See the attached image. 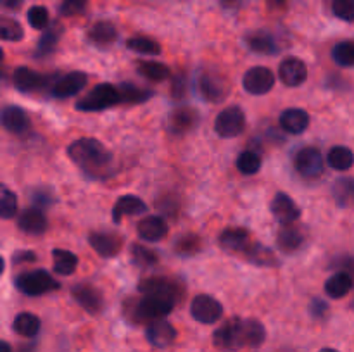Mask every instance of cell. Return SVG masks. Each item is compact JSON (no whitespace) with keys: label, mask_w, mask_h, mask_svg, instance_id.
<instances>
[{"label":"cell","mask_w":354,"mask_h":352,"mask_svg":"<svg viewBox=\"0 0 354 352\" xmlns=\"http://www.w3.org/2000/svg\"><path fill=\"white\" fill-rule=\"evenodd\" d=\"M68 155L85 175L92 178H106L114 164L113 154L95 138H80L68 148Z\"/></svg>","instance_id":"cell-1"},{"label":"cell","mask_w":354,"mask_h":352,"mask_svg":"<svg viewBox=\"0 0 354 352\" xmlns=\"http://www.w3.org/2000/svg\"><path fill=\"white\" fill-rule=\"evenodd\" d=\"M116 104H120L118 86L109 85V83H100L76 102V109L83 110V113H93V110H104L107 107H113Z\"/></svg>","instance_id":"cell-2"},{"label":"cell","mask_w":354,"mask_h":352,"mask_svg":"<svg viewBox=\"0 0 354 352\" xmlns=\"http://www.w3.org/2000/svg\"><path fill=\"white\" fill-rule=\"evenodd\" d=\"M16 286L19 292L26 293V295L38 297L52 292V290H57L61 285L45 269H35V271L21 273L16 278Z\"/></svg>","instance_id":"cell-3"},{"label":"cell","mask_w":354,"mask_h":352,"mask_svg":"<svg viewBox=\"0 0 354 352\" xmlns=\"http://www.w3.org/2000/svg\"><path fill=\"white\" fill-rule=\"evenodd\" d=\"M175 307L171 300L161 299V297L145 295L133 306V317L137 323L142 321H156L162 320L166 314H169Z\"/></svg>","instance_id":"cell-4"},{"label":"cell","mask_w":354,"mask_h":352,"mask_svg":"<svg viewBox=\"0 0 354 352\" xmlns=\"http://www.w3.org/2000/svg\"><path fill=\"white\" fill-rule=\"evenodd\" d=\"M213 342L216 349L223 352L239 351L244 347V331H242V320L234 317L227 321L223 326L218 328L213 335Z\"/></svg>","instance_id":"cell-5"},{"label":"cell","mask_w":354,"mask_h":352,"mask_svg":"<svg viewBox=\"0 0 354 352\" xmlns=\"http://www.w3.org/2000/svg\"><path fill=\"white\" fill-rule=\"evenodd\" d=\"M138 290L145 295H154L161 297V299L171 300L173 304L178 302L183 295V289L176 282L168 278H162V276H151V278L142 280Z\"/></svg>","instance_id":"cell-6"},{"label":"cell","mask_w":354,"mask_h":352,"mask_svg":"<svg viewBox=\"0 0 354 352\" xmlns=\"http://www.w3.org/2000/svg\"><path fill=\"white\" fill-rule=\"evenodd\" d=\"M245 114L239 106L227 107L214 119V131L223 138H234L244 131Z\"/></svg>","instance_id":"cell-7"},{"label":"cell","mask_w":354,"mask_h":352,"mask_svg":"<svg viewBox=\"0 0 354 352\" xmlns=\"http://www.w3.org/2000/svg\"><path fill=\"white\" fill-rule=\"evenodd\" d=\"M242 85H244L245 92H249L251 95H265L275 86V76H273L272 69L265 68V66H254L244 75Z\"/></svg>","instance_id":"cell-8"},{"label":"cell","mask_w":354,"mask_h":352,"mask_svg":"<svg viewBox=\"0 0 354 352\" xmlns=\"http://www.w3.org/2000/svg\"><path fill=\"white\" fill-rule=\"evenodd\" d=\"M199 92L207 102H221L230 92V83L220 72H204L199 76Z\"/></svg>","instance_id":"cell-9"},{"label":"cell","mask_w":354,"mask_h":352,"mask_svg":"<svg viewBox=\"0 0 354 352\" xmlns=\"http://www.w3.org/2000/svg\"><path fill=\"white\" fill-rule=\"evenodd\" d=\"M190 314L199 323L213 324L223 314V306L211 295H197L190 304Z\"/></svg>","instance_id":"cell-10"},{"label":"cell","mask_w":354,"mask_h":352,"mask_svg":"<svg viewBox=\"0 0 354 352\" xmlns=\"http://www.w3.org/2000/svg\"><path fill=\"white\" fill-rule=\"evenodd\" d=\"M294 164H296L297 173L301 176H304V178H318L325 169L324 155L315 147L301 148L297 152Z\"/></svg>","instance_id":"cell-11"},{"label":"cell","mask_w":354,"mask_h":352,"mask_svg":"<svg viewBox=\"0 0 354 352\" xmlns=\"http://www.w3.org/2000/svg\"><path fill=\"white\" fill-rule=\"evenodd\" d=\"M71 293L76 302L88 314H99L102 311L104 297L97 286L90 285V283H76L71 289Z\"/></svg>","instance_id":"cell-12"},{"label":"cell","mask_w":354,"mask_h":352,"mask_svg":"<svg viewBox=\"0 0 354 352\" xmlns=\"http://www.w3.org/2000/svg\"><path fill=\"white\" fill-rule=\"evenodd\" d=\"M86 85V75L82 71H73L68 75L55 79L50 86V95L55 99H68V97L76 95L83 86Z\"/></svg>","instance_id":"cell-13"},{"label":"cell","mask_w":354,"mask_h":352,"mask_svg":"<svg viewBox=\"0 0 354 352\" xmlns=\"http://www.w3.org/2000/svg\"><path fill=\"white\" fill-rule=\"evenodd\" d=\"M0 124L14 135H24L30 131V117L17 106H6L0 109Z\"/></svg>","instance_id":"cell-14"},{"label":"cell","mask_w":354,"mask_h":352,"mask_svg":"<svg viewBox=\"0 0 354 352\" xmlns=\"http://www.w3.org/2000/svg\"><path fill=\"white\" fill-rule=\"evenodd\" d=\"M14 86H16L19 92L30 93V92H38V90H44L47 86V83L50 81V76H45L41 72L33 71L30 68H17L14 71Z\"/></svg>","instance_id":"cell-15"},{"label":"cell","mask_w":354,"mask_h":352,"mask_svg":"<svg viewBox=\"0 0 354 352\" xmlns=\"http://www.w3.org/2000/svg\"><path fill=\"white\" fill-rule=\"evenodd\" d=\"M88 244L102 257H114L123 248V238L116 233H100L93 231L88 235Z\"/></svg>","instance_id":"cell-16"},{"label":"cell","mask_w":354,"mask_h":352,"mask_svg":"<svg viewBox=\"0 0 354 352\" xmlns=\"http://www.w3.org/2000/svg\"><path fill=\"white\" fill-rule=\"evenodd\" d=\"M279 75H280V79L283 81V85L299 86L306 81L308 68L301 59L287 57L283 59L282 64H280Z\"/></svg>","instance_id":"cell-17"},{"label":"cell","mask_w":354,"mask_h":352,"mask_svg":"<svg viewBox=\"0 0 354 352\" xmlns=\"http://www.w3.org/2000/svg\"><path fill=\"white\" fill-rule=\"evenodd\" d=\"M272 213L282 224H292L299 219L301 209L287 193L279 192L272 200Z\"/></svg>","instance_id":"cell-18"},{"label":"cell","mask_w":354,"mask_h":352,"mask_svg":"<svg viewBox=\"0 0 354 352\" xmlns=\"http://www.w3.org/2000/svg\"><path fill=\"white\" fill-rule=\"evenodd\" d=\"M145 335H147L149 344L154 345V347L158 349H165L175 342L176 330L173 328L171 323H168V321L156 320V321H151Z\"/></svg>","instance_id":"cell-19"},{"label":"cell","mask_w":354,"mask_h":352,"mask_svg":"<svg viewBox=\"0 0 354 352\" xmlns=\"http://www.w3.org/2000/svg\"><path fill=\"white\" fill-rule=\"evenodd\" d=\"M251 244L252 242L251 237H249V231L244 230V228H228L220 235L221 247L228 252H234V254L242 255Z\"/></svg>","instance_id":"cell-20"},{"label":"cell","mask_w":354,"mask_h":352,"mask_svg":"<svg viewBox=\"0 0 354 352\" xmlns=\"http://www.w3.org/2000/svg\"><path fill=\"white\" fill-rule=\"evenodd\" d=\"M138 237L145 242H159L168 235V223L161 216H149L138 221Z\"/></svg>","instance_id":"cell-21"},{"label":"cell","mask_w":354,"mask_h":352,"mask_svg":"<svg viewBox=\"0 0 354 352\" xmlns=\"http://www.w3.org/2000/svg\"><path fill=\"white\" fill-rule=\"evenodd\" d=\"M17 226H19L21 231L28 235H41L47 230L48 223L45 214L41 213L37 207H31V209H26L21 213V216L17 217Z\"/></svg>","instance_id":"cell-22"},{"label":"cell","mask_w":354,"mask_h":352,"mask_svg":"<svg viewBox=\"0 0 354 352\" xmlns=\"http://www.w3.org/2000/svg\"><path fill=\"white\" fill-rule=\"evenodd\" d=\"M147 211V206L142 199L135 195H124L120 197L114 204L113 209V217L114 223H120L124 216H138V214H144Z\"/></svg>","instance_id":"cell-23"},{"label":"cell","mask_w":354,"mask_h":352,"mask_svg":"<svg viewBox=\"0 0 354 352\" xmlns=\"http://www.w3.org/2000/svg\"><path fill=\"white\" fill-rule=\"evenodd\" d=\"M280 124L287 133L299 135L310 126V116H308L306 110L292 107V109L283 110L282 116H280Z\"/></svg>","instance_id":"cell-24"},{"label":"cell","mask_w":354,"mask_h":352,"mask_svg":"<svg viewBox=\"0 0 354 352\" xmlns=\"http://www.w3.org/2000/svg\"><path fill=\"white\" fill-rule=\"evenodd\" d=\"M304 242V233L301 231V228L292 226V224H283L282 230L277 235V244H279L280 251L287 252H296L297 248H301Z\"/></svg>","instance_id":"cell-25"},{"label":"cell","mask_w":354,"mask_h":352,"mask_svg":"<svg viewBox=\"0 0 354 352\" xmlns=\"http://www.w3.org/2000/svg\"><path fill=\"white\" fill-rule=\"evenodd\" d=\"M88 40L99 47H107L118 40V30L109 21H99V23H93L90 26Z\"/></svg>","instance_id":"cell-26"},{"label":"cell","mask_w":354,"mask_h":352,"mask_svg":"<svg viewBox=\"0 0 354 352\" xmlns=\"http://www.w3.org/2000/svg\"><path fill=\"white\" fill-rule=\"evenodd\" d=\"M197 121H199V114L192 107H180V109L173 110L171 117H169V124L176 133H185V131L192 130Z\"/></svg>","instance_id":"cell-27"},{"label":"cell","mask_w":354,"mask_h":352,"mask_svg":"<svg viewBox=\"0 0 354 352\" xmlns=\"http://www.w3.org/2000/svg\"><path fill=\"white\" fill-rule=\"evenodd\" d=\"M245 43L251 48L252 52H258V54H277L279 47L275 43V38L272 37L266 31H254V33L248 35L245 37Z\"/></svg>","instance_id":"cell-28"},{"label":"cell","mask_w":354,"mask_h":352,"mask_svg":"<svg viewBox=\"0 0 354 352\" xmlns=\"http://www.w3.org/2000/svg\"><path fill=\"white\" fill-rule=\"evenodd\" d=\"M353 289V278L348 273H337V275L330 276L325 283V292L332 299H341V297L348 295Z\"/></svg>","instance_id":"cell-29"},{"label":"cell","mask_w":354,"mask_h":352,"mask_svg":"<svg viewBox=\"0 0 354 352\" xmlns=\"http://www.w3.org/2000/svg\"><path fill=\"white\" fill-rule=\"evenodd\" d=\"M245 261L252 262L256 266H277V257L270 248H266L261 244H251L248 251L242 254Z\"/></svg>","instance_id":"cell-30"},{"label":"cell","mask_w":354,"mask_h":352,"mask_svg":"<svg viewBox=\"0 0 354 352\" xmlns=\"http://www.w3.org/2000/svg\"><path fill=\"white\" fill-rule=\"evenodd\" d=\"M242 331H244V347H258L266 338L265 326L258 320H242Z\"/></svg>","instance_id":"cell-31"},{"label":"cell","mask_w":354,"mask_h":352,"mask_svg":"<svg viewBox=\"0 0 354 352\" xmlns=\"http://www.w3.org/2000/svg\"><path fill=\"white\" fill-rule=\"evenodd\" d=\"M52 257H54V271L59 275H73L78 268V257L64 248H54Z\"/></svg>","instance_id":"cell-32"},{"label":"cell","mask_w":354,"mask_h":352,"mask_svg":"<svg viewBox=\"0 0 354 352\" xmlns=\"http://www.w3.org/2000/svg\"><path fill=\"white\" fill-rule=\"evenodd\" d=\"M327 162L330 168L337 169V171H348L354 164V154L351 148L337 145V147L330 148L327 155Z\"/></svg>","instance_id":"cell-33"},{"label":"cell","mask_w":354,"mask_h":352,"mask_svg":"<svg viewBox=\"0 0 354 352\" xmlns=\"http://www.w3.org/2000/svg\"><path fill=\"white\" fill-rule=\"evenodd\" d=\"M14 331L17 335H21V337H35L40 331V320H38V316H35L31 313L17 314L16 320H14Z\"/></svg>","instance_id":"cell-34"},{"label":"cell","mask_w":354,"mask_h":352,"mask_svg":"<svg viewBox=\"0 0 354 352\" xmlns=\"http://www.w3.org/2000/svg\"><path fill=\"white\" fill-rule=\"evenodd\" d=\"M118 92H120L121 104H142L152 97L151 90L140 88V86H135L131 83H121L118 86Z\"/></svg>","instance_id":"cell-35"},{"label":"cell","mask_w":354,"mask_h":352,"mask_svg":"<svg viewBox=\"0 0 354 352\" xmlns=\"http://www.w3.org/2000/svg\"><path fill=\"white\" fill-rule=\"evenodd\" d=\"M62 35V28L59 24H52L50 28L45 30V33L41 35L40 41H38L37 47V55L38 57H45V55H50L55 50V45H57L59 38Z\"/></svg>","instance_id":"cell-36"},{"label":"cell","mask_w":354,"mask_h":352,"mask_svg":"<svg viewBox=\"0 0 354 352\" xmlns=\"http://www.w3.org/2000/svg\"><path fill=\"white\" fill-rule=\"evenodd\" d=\"M334 199L339 206L346 207L354 204V179L353 178H339L332 186Z\"/></svg>","instance_id":"cell-37"},{"label":"cell","mask_w":354,"mask_h":352,"mask_svg":"<svg viewBox=\"0 0 354 352\" xmlns=\"http://www.w3.org/2000/svg\"><path fill=\"white\" fill-rule=\"evenodd\" d=\"M138 72H140L144 78L151 79V81H162V79H168L171 76V71L166 64L161 62H138L137 66Z\"/></svg>","instance_id":"cell-38"},{"label":"cell","mask_w":354,"mask_h":352,"mask_svg":"<svg viewBox=\"0 0 354 352\" xmlns=\"http://www.w3.org/2000/svg\"><path fill=\"white\" fill-rule=\"evenodd\" d=\"M17 213V199L16 193L9 186L0 183V217L2 219H10Z\"/></svg>","instance_id":"cell-39"},{"label":"cell","mask_w":354,"mask_h":352,"mask_svg":"<svg viewBox=\"0 0 354 352\" xmlns=\"http://www.w3.org/2000/svg\"><path fill=\"white\" fill-rule=\"evenodd\" d=\"M127 47L130 50L138 52V54L144 55H158L161 54V45L158 41H154L152 38H145V37H137V38H130L127 41Z\"/></svg>","instance_id":"cell-40"},{"label":"cell","mask_w":354,"mask_h":352,"mask_svg":"<svg viewBox=\"0 0 354 352\" xmlns=\"http://www.w3.org/2000/svg\"><path fill=\"white\" fill-rule=\"evenodd\" d=\"M237 168L242 175H256L261 169V157L252 150H244L237 159Z\"/></svg>","instance_id":"cell-41"},{"label":"cell","mask_w":354,"mask_h":352,"mask_svg":"<svg viewBox=\"0 0 354 352\" xmlns=\"http://www.w3.org/2000/svg\"><path fill=\"white\" fill-rule=\"evenodd\" d=\"M332 59L342 68L354 66V41H341L332 50Z\"/></svg>","instance_id":"cell-42"},{"label":"cell","mask_w":354,"mask_h":352,"mask_svg":"<svg viewBox=\"0 0 354 352\" xmlns=\"http://www.w3.org/2000/svg\"><path fill=\"white\" fill-rule=\"evenodd\" d=\"M24 31L16 19L0 16V38L7 41H19L23 38Z\"/></svg>","instance_id":"cell-43"},{"label":"cell","mask_w":354,"mask_h":352,"mask_svg":"<svg viewBox=\"0 0 354 352\" xmlns=\"http://www.w3.org/2000/svg\"><path fill=\"white\" fill-rule=\"evenodd\" d=\"M201 247H203V242H201V238L197 237V235L192 233L183 235V237H180L175 244V251L182 255L196 254V252L201 251Z\"/></svg>","instance_id":"cell-44"},{"label":"cell","mask_w":354,"mask_h":352,"mask_svg":"<svg viewBox=\"0 0 354 352\" xmlns=\"http://www.w3.org/2000/svg\"><path fill=\"white\" fill-rule=\"evenodd\" d=\"M131 255H133V261L137 262L138 266H144V268L158 264L159 261V255L156 254L152 248L144 247V245H138V244H135L133 247H131Z\"/></svg>","instance_id":"cell-45"},{"label":"cell","mask_w":354,"mask_h":352,"mask_svg":"<svg viewBox=\"0 0 354 352\" xmlns=\"http://www.w3.org/2000/svg\"><path fill=\"white\" fill-rule=\"evenodd\" d=\"M28 21L35 30H45L48 26V10L41 6H35L28 10Z\"/></svg>","instance_id":"cell-46"},{"label":"cell","mask_w":354,"mask_h":352,"mask_svg":"<svg viewBox=\"0 0 354 352\" xmlns=\"http://www.w3.org/2000/svg\"><path fill=\"white\" fill-rule=\"evenodd\" d=\"M332 10L342 21L353 23L354 21V0H334Z\"/></svg>","instance_id":"cell-47"},{"label":"cell","mask_w":354,"mask_h":352,"mask_svg":"<svg viewBox=\"0 0 354 352\" xmlns=\"http://www.w3.org/2000/svg\"><path fill=\"white\" fill-rule=\"evenodd\" d=\"M86 9V0H62L61 14L62 16H78Z\"/></svg>","instance_id":"cell-48"},{"label":"cell","mask_w":354,"mask_h":352,"mask_svg":"<svg viewBox=\"0 0 354 352\" xmlns=\"http://www.w3.org/2000/svg\"><path fill=\"white\" fill-rule=\"evenodd\" d=\"M31 200H33L35 207L37 209H44V207H48L52 204V197L48 195L47 192H44V190H38V192H35L33 195H31Z\"/></svg>","instance_id":"cell-49"},{"label":"cell","mask_w":354,"mask_h":352,"mask_svg":"<svg viewBox=\"0 0 354 352\" xmlns=\"http://www.w3.org/2000/svg\"><path fill=\"white\" fill-rule=\"evenodd\" d=\"M171 92L175 99H182L185 95V78L182 75L175 76V79L171 83Z\"/></svg>","instance_id":"cell-50"},{"label":"cell","mask_w":354,"mask_h":352,"mask_svg":"<svg viewBox=\"0 0 354 352\" xmlns=\"http://www.w3.org/2000/svg\"><path fill=\"white\" fill-rule=\"evenodd\" d=\"M327 311H328V306L324 302V300L315 299L313 302H311V314H313L315 317L325 316V313H327Z\"/></svg>","instance_id":"cell-51"},{"label":"cell","mask_w":354,"mask_h":352,"mask_svg":"<svg viewBox=\"0 0 354 352\" xmlns=\"http://www.w3.org/2000/svg\"><path fill=\"white\" fill-rule=\"evenodd\" d=\"M37 259V255L33 252H28V251H21L14 255V264H19V262H33Z\"/></svg>","instance_id":"cell-52"},{"label":"cell","mask_w":354,"mask_h":352,"mask_svg":"<svg viewBox=\"0 0 354 352\" xmlns=\"http://www.w3.org/2000/svg\"><path fill=\"white\" fill-rule=\"evenodd\" d=\"M23 3V0H0V7L6 9H17Z\"/></svg>","instance_id":"cell-53"},{"label":"cell","mask_w":354,"mask_h":352,"mask_svg":"<svg viewBox=\"0 0 354 352\" xmlns=\"http://www.w3.org/2000/svg\"><path fill=\"white\" fill-rule=\"evenodd\" d=\"M0 352H12V347L7 342L0 340Z\"/></svg>","instance_id":"cell-54"},{"label":"cell","mask_w":354,"mask_h":352,"mask_svg":"<svg viewBox=\"0 0 354 352\" xmlns=\"http://www.w3.org/2000/svg\"><path fill=\"white\" fill-rule=\"evenodd\" d=\"M268 3L273 7V9H277V7H283L286 0H268Z\"/></svg>","instance_id":"cell-55"},{"label":"cell","mask_w":354,"mask_h":352,"mask_svg":"<svg viewBox=\"0 0 354 352\" xmlns=\"http://www.w3.org/2000/svg\"><path fill=\"white\" fill-rule=\"evenodd\" d=\"M2 61H3V52H2V48H0V64H2ZM3 76V71H2V66H0V78H2Z\"/></svg>","instance_id":"cell-56"},{"label":"cell","mask_w":354,"mask_h":352,"mask_svg":"<svg viewBox=\"0 0 354 352\" xmlns=\"http://www.w3.org/2000/svg\"><path fill=\"white\" fill-rule=\"evenodd\" d=\"M3 269H6V262H3L2 255H0V275H2V273H3Z\"/></svg>","instance_id":"cell-57"},{"label":"cell","mask_w":354,"mask_h":352,"mask_svg":"<svg viewBox=\"0 0 354 352\" xmlns=\"http://www.w3.org/2000/svg\"><path fill=\"white\" fill-rule=\"evenodd\" d=\"M19 352H33V347H23Z\"/></svg>","instance_id":"cell-58"},{"label":"cell","mask_w":354,"mask_h":352,"mask_svg":"<svg viewBox=\"0 0 354 352\" xmlns=\"http://www.w3.org/2000/svg\"><path fill=\"white\" fill-rule=\"evenodd\" d=\"M320 352H337V351H335V349H322Z\"/></svg>","instance_id":"cell-59"}]
</instances>
